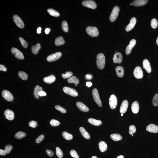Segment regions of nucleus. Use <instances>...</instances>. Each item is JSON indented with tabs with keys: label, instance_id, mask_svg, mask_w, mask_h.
<instances>
[{
	"label": "nucleus",
	"instance_id": "f257e3e1",
	"mask_svg": "<svg viewBox=\"0 0 158 158\" xmlns=\"http://www.w3.org/2000/svg\"><path fill=\"white\" fill-rule=\"evenodd\" d=\"M105 63V57L102 53L99 54L97 56L96 64L99 69L103 70L104 68Z\"/></svg>",
	"mask_w": 158,
	"mask_h": 158
},
{
	"label": "nucleus",
	"instance_id": "f03ea898",
	"mask_svg": "<svg viewBox=\"0 0 158 158\" xmlns=\"http://www.w3.org/2000/svg\"><path fill=\"white\" fill-rule=\"evenodd\" d=\"M86 31L88 35L92 37H96L99 35V30L96 27L88 26L86 29Z\"/></svg>",
	"mask_w": 158,
	"mask_h": 158
},
{
	"label": "nucleus",
	"instance_id": "7ed1b4c3",
	"mask_svg": "<svg viewBox=\"0 0 158 158\" xmlns=\"http://www.w3.org/2000/svg\"><path fill=\"white\" fill-rule=\"evenodd\" d=\"M120 9L119 6H115L113 9L110 17V21L113 22L116 20L118 16Z\"/></svg>",
	"mask_w": 158,
	"mask_h": 158
},
{
	"label": "nucleus",
	"instance_id": "20e7f679",
	"mask_svg": "<svg viewBox=\"0 0 158 158\" xmlns=\"http://www.w3.org/2000/svg\"><path fill=\"white\" fill-rule=\"evenodd\" d=\"M92 95L94 101L99 107L102 106V103L99 97V92L96 88H94L93 90Z\"/></svg>",
	"mask_w": 158,
	"mask_h": 158
},
{
	"label": "nucleus",
	"instance_id": "39448f33",
	"mask_svg": "<svg viewBox=\"0 0 158 158\" xmlns=\"http://www.w3.org/2000/svg\"><path fill=\"white\" fill-rule=\"evenodd\" d=\"M64 91L66 94L73 97L77 96L78 94L77 92L75 89L67 87L63 88Z\"/></svg>",
	"mask_w": 158,
	"mask_h": 158
},
{
	"label": "nucleus",
	"instance_id": "423d86ee",
	"mask_svg": "<svg viewBox=\"0 0 158 158\" xmlns=\"http://www.w3.org/2000/svg\"><path fill=\"white\" fill-rule=\"evenodd\" d=\"M110 107L112 109L116 108L117 105V99L115 95H111L110 96L109 101Z\"/></svg>",
	"mask_w": 158,
	"mask_h": 158
},
{
	"label": "nucleus",
	"instance_id": "0eeeda50",
	"mask_svg": "<svg viewBox=\"0 0 158 158\" xmlns=\"http://www.w3.org/2000/svg\"><path fill=\"white\" fill-rule=\"evenodd\" d=\"M13 19L15 23L20 28H23L24 27V23L21 18L18 15H14L13 17Z\"/></svg>",
	"mask_w": 158,
	"mask_h": 158
},
{
	"label": "nucleus",
	"instance_id": "6e6552de",
	"mask_svg": "<svg viewBox=\"0 0 158 158\" xmlns=\"http://www.w3.org/2000/svg\"><path fill=\"white\" fill-rule=\"evenodd\" d=\"M83 6L92 9H95L97 7L96 3L93 0H84L82 2Z\"/></svg>",
	"mask_w": 158,
	"mask_h": 158
},
{
	"label": "nucleus",
	"instance_id": "1a4fd4ad",
	"mask_svg": "<svg viewBox=\"0 0 158 158\" xmlns=\"http://www.w3.org/2000/svg\"><path fill=\"white\" fill-rule=\"evenodd\" d=\"M62 53L61 52H57L54 54H51L47 57V61L52 62L57 60L61 57Z\"/></svg>",
	"mask_w": 158,
	"mask_h": 158
},
{
	"label": "nucleus",
	"instance_id": "9d476101",
	"mask_svg": "<svg viewBox=\"0 0 158 158\" xmlns=\"http://www.w3.org/2000/svg\"><path fill=\"white\" fill-rule=\"evenodd\" d=\"M2 95L4 99L8 101H12L14 99L12 94L7 90H3L2 92Z\"/></svg>",
	"mask_w": 158,
	"mask_h": 158
},
{
	"label": "nucleus",
	"instance_id": "9b49d317",
	"mask_svg": "<svg viewBox=\"0 0 158 158\" xmlns=\"http://www.w3.org/2000/svg\"><path fill=\"white\" fill-rule=\"evenodd\" d=\"M134 74L136 79H140L143 78V71L141 67L138 66L135 68L134 70Z\"/></svg>",
	"mask_w": 158,
	"mask_h": 158
},
{
	"label": "nucleus",
	"instance_id": "f8f14e48",
	"mask_svg": "<svg viewBox=\"0 0 158 158\" xmlns=\"http://www.w3.org/2000/svg\"><path fill=\"white\" fill-rule=\"evenodd\" d=\"M11 51L12 53L15 56L16 58L20 59H23L24 58L23 54L18 49L13 47L11 49Z\"/></svg>",
	"mask_w": 158,
	"mask_h": 158
},
{
	"label": "nucleus",
	"instance_id": "ddd939ff",
	"mask_svg": "<svg viewBox=\"0 0 158 158\" xmlns=\"http://www.w3.org/2000/svg\"><path fill=\"white\" fill-rule=\"evenodd\" d=\"M136 41L135 39L131 40L130 41L129 44L126 48V53L127 55H129L131 53L133 48L136 44Z\"/></svg>",
	"mask_w": 158,
	"mask_h": 158
},
{
	"label": "nucleus",
	"instance_id": "4468645a",
	"mask_svg": "<svg viewBox=\"0 0 158 158\" xmlns=\"http://www.w3.org/2000/svg\"><path fill=\"white\" fill-rule=\"evenodd\" d=\"M129 105V103L128 101L124 100L123 101L120 107V112L121 114L125 113L127 111Z\"/></svg>",
	"mask_w": 158,
	"mask_h": 158
},
{
	"label": "nucleus",
	"instance_id": "2eb2a0df",
	"mask_svg": "<svg viewBox=\"0 0 158 158\" xmlns=\"http://www.w3.org/2000/svg\"><path fill=\"white\" fill-rule=\"evenodd\" d=\"M123 56L120 53H117L114 54L113 61L114 63H121L122 61Z\"/></svg>",
	"mask_w": 158,
	"mask_h": 158
},
{
	"label": "nucleus",
	"instance_id": "dca6fc26",
	"mask_svg": "<svg viewBox=\"0 0 158 158\" xmlns=\"http://www.w3.org/2000/svg\"><path fill=\"white\" fill-rule=\"evenodd\" d=\"M136 22V19L135 18H132L130 21V23L126 28V30L129 32L132 29L135 27Z\"/></svg>",
	"mask_w": 158,
	"mask_h": 158
},
{
	"label": "nucleus",
	"instance_id": "f3484780",
	"mask_svg": "<svg viewBox=\"0 0 158 158\" xmlns=\"http://www.w3.org/2000/svg\"><path fill=\"white\" fill-rule=\"evenodd\" d=\"M146 130L150 132L153 133H158V127L154 124H151L147 126Z\"/></svg>",
	"mask_w": 158,
	"mask_h": 158
},
{
	"label": "nucleus",
	"instance_id": "a211bd4d",
	"mask_svg": "<svg viewBox=\"0 0 158 158\" xmlns=\"http://www.w3.org/2000/svg\"><path fill=\"white\" fill-rule=\"evenodd\" d=\"M143 68L148 73H150L151 72V68L150 63L148 59H145L143 60Z\"/></svg>",
	"mask_w": 158,
	"mask_h": 158
},
{
	"label": "nucleus",
	"instance_id": "6ab92c4d",
	"mask_svg": "<svg viewBox=\"0 0 158 158\" xmlns=\"http://www.w3.org/2000/svg\"><path fill=\"white\" fill-rule=\"evenodd\" d=\"M5 118L8 120H12L14 118V114L13 111L10 110H7L4 113Z\"/></svg>",
	"mask_w": 158,
	"mask_h": 158
},
{
	"label": "nucleus",
	"instance_id": "aec40b11",
	"mask_svg": "<svg viewBox=\"0 0 158 158\" xmlns=\"http://www.w3.org/2000/svg\"><path fill=\"white\" fill-rule=\"evenodd\" d=\"M76 105L77 107L81 111L85 112H87V111H89V109L88 107L81 102H77L76 103Z\"/></svg>",
	"mask_w": 158,
	"mask_h": 158
},
{
	"label": "nucleus",
	"instance_id": "412c9836",
	"mask_svg": "<svg viewBox=\"0 0 158 158\" xmlns=\"http://www.w3.org/2000/svg\"><path fill=\"white\" fill-rule=\"evenodd\" d=\"M131 109L133 113H137L139 112V106L138 102L137 101L134 102L131 105Z\"/></svg>",
	"mask_w": 158,
	"mask_h": 158
},
{
	"label": "nucleus",
	"instance_id": "4be33fe9",
	"mask_svg": "<svg viewBox=\"0 0 158 158\" xmlns=\"http://www.w3.org/2000/svg\"><path fill=\"white\" fill-rule=\"evenodd\" d=\"M148 1L147 0H136L133 2V5L136 6H143L146 4Z\"/></svg>",
	"mask_w": 158,
	"mask_h": 158
},
{
	"label": "nucleus",
	"instance_id": "5701e85b",
	"mask_svg": "<svg viewBox=\"0 0 158 158\" xmlns=\"http://www.w3.org/2000/svg\"><path fill=\"white\" fill-rule=\"evenodd\" d=\"M56 80L55 77L53 74L50 76L45 77L43 79L44 81L48 84H51Z\"/></svg>",
	"mask_w": 158,
	"mask_h": 158
},
{
	"label": "nucleus",
	"instance_id": "b1692460",
	"mask_svg": "<svg viewBox=\"0 0 158 158\" xmlns=\"http://www.w3.org/2000/svg\"><path fill=\"white\" fill-rule=\"evenodd\" d=\"M115 70L117 76L120 78L123 77L124 74V70L123 67L121 66H117Z\"/></svg>",
	"mask_w": 158,
	"mask_h": 158
},
{
	"label": "nucleus",
	"instance_id": "393cba45",
	"mask_svg": "<svg viewBox=\"0 0 158 158\" xmlns=\"http://www.w3.org/2000/svg\"><path fill=\"white\" fill-rule=\"evenodd\" d=\"M79 130L82 136L85 138L87 139H90V136L89 134L83 127H80L79 128Z\"/></svg>",
	"mask_w": 158,
	"mask_h": 158
},
{
	"label": "nucleus",
	"instance_id": "a878e982",
	"mask_svg": "<svg viewBox=\"0 0 158 158\" xmlns=\"http://www.w3.org/2000/svg\"><path fill=\"white\" fill-rule=\"evenodd\" d=\"M99 147L100 151L102 152H104L107 150V145L105 142L101 141L99 143Z\"/></svg>",
	"mask_w": 158,
	"mask_h": 158
},
{
	"label": "nucleus",
	"instance_id": "bb28decb",
	"mask_svg": "<svg viewBox=\"0 0 158 158\" xmlns=\"http://www.w3.org/2000/svg\"><path fill=\"white\" fill-rule=\"evenodd\" d=\"M88 121L89 123L94 126H99L102 124V122L100 120L94 119H89Z\"/></svg>",
	"mask_w": 158,
	"mask_h": 158
},
{
	"label": "nucleus",
	"instance_id": "cd10ccee",
	"mask_svg": "<svg viewBox=\"0 0 158 158\" xmlns=\"http://www.w3.org/2000/svg\"><path fill=\"white\" fill-rule=\"evenodd\" d=\"M42 88L39 86L37 85L36 86L35 88L34 89V95L36 99L39 98V96L38 93L40 91H42Z\"/></svg>",
	"mask_w": 158,
	"mask_h": 158
},
{
	"label": "nucleus",
	"instance_id": "c85d7f7f",
	"mask_svg": "<svg viewBox=\"0 0 158 158\" xmlns=\"http://www.w3.org/2000/svg\"><path fill=\"white\" fill-rule=\"evenodd\" d=\"M65 41L62 36H59L56 38L55 41V44L57 46H60L64 44Z\"/></svg>",
	"mask_w": 158,
	"mask_h": 158
},
{
	"label": "nucleus",
	"instance_id": "c756f323",
	"mask_svg": "<svg viewBox=\"0 0 158 158\" xmlns=\"http://www.w3.org/2000/svg\"><path fill=\"white\" fill-rule=\"evenodd\" d=\"M41 48V45L40 43L37 44L35 46H33L32 47V51L33 54H36L39 52L40 49Z\"/></svg>",
	"mask_w": 158,
	"mask_h": 158
},
{
	"label": "nucleus",
	"instance_id": "7c9ffc66",
	"mask_svg": "<svg viewBox=\"0 0 158 158\" xmlns=\"http://www.w3.org/2000/svg\"><path fill=\"white\" fill-rule=\"evenodd\" d=\"M111 138L113 140L116 141L121 140L123 139L121 135L118 134H112L111 135Z\"/></svg>",
	"mask_w": 158,
	"mask_h": 158
},
{
	"label": "nucleus",
	"instance_id": "2f4dec72",
	"mask_svg": "<svg viewBox=\"0 0 158 158\" xmlns=\"http://www.w3.org/2000/svg\"><path fill=\"white\" fill-rule=\"evenodd\" d=\"M68 82L69 83H74L75 84L77 85L79 83V79L75 76L71 77L68 79Z\"/></svg>",
	"mask_w": 158,
	"mask_h": 158
},
{
	"label": "nucleus",
	"instance_id": "473e14b6",
	"mask_svg": "<svg viewBox=\"0 0 158 158\" xmlns=\"http://www.w3.org/2000/svg\"><path fill=\"white\" fill-rule=\"evenodd\" d=\"M48 12L50 15L54 17H58L60 16V14L58 12L52 9H49L47 10Z\"/></svg>",
	"mask_w": 158,
	"mask_h": 158
},
{
	"label": "nucleus",
	"instance_id": "72a5a7b5",
	"mask_svg": "<svg viewBox=\"0 0 158 158\" xmlns=\"http://www.w3.org/2000/svg\"><path fill=\"white\" fill-rule=\"evenodd\" d=\"M62 135L63 137L66 140H72L73 138L72 135L66 131H64L63 132Z\"/></svg>",
	"mask_w": 158,
	"mask_h": 158
},
{
	"label": "nucleus",
	"instance_id": "f704fd0d",
	"mask_svg": "<svg viewBox=\"0 0 158 158\" xmlns=\"http://www.w3.org/2000/svg\"><path fill=\"white\" fill-rule=\"evenodd\" d=\"M18 75L19 77L23 80H27L28 79V75L27 74L24 72L19 71L18 73Z\"/></svg>",
	"mask_w": 158,
	"mask_h": 158
},
{
	"label": "nucleus",
	"instance_id": "c9c22d12",
	"mask_svg": "<svg viewBox=\"0 0 158 158\" xmlns=\"http://www.w3.org/2000/svg\"><path fill=\"white\" fill-rule=\"evenodd\" d=\"M26 136V134L24 132L22 131H20L17 133L15 135V137L18 139H20L23 138Z\"/></svg>",
	"mask_w": 158,
	"mask_h": 158
},
{
	"label": "nucleus",
	"instance_id": "e433bc0d",
	"mask_svg": "<svg viewBox=\"0 0 158 158\" xmlns=\"http://www.w3.org/2000/svg\"><path fill=\"white\" fill-rule=\"evenodd\" d=\"M62 29L65 32H67L68 31L69 28L67 22L65 21H64L62 23Z\"/></svg>",
	"mask_w": 158,
	"mask_h": 158
},
{
	"label": "nucleus",
	"instance_id": "4c0bfd02",
	"mask_svg": "<svg viewBox=\"0 0 158 158\" xmlns=\"http://www.w3.org/2000/svg\"><path fill=\"white\" fill-rule=\"evenodd\" d=\"M151 27L154 29H156L158 27V22L156 18H153L151 22Z\"/></svg>",
	"mask_w": 158,
	"mask_h": 158
},
{
	"label": "nucleus",
	"instance_id": "58836bf2",
	"mask_svg": "<svg viewBox=\"0 0 158 158\" xmlns=\"http://www.w3.org/2000/svg\"><path fill=\"white\" fill-rule=\"evenodd\" d=\"M152 100V104L154 106H157L158 105V94H155Z\"/></svg>",
	"mask_w": 158,
	"mask_h": 158
},
{
	"label": "nucleus",
	"instance_id": "ea45409f",
	"mask_svg": "<svg viewBox=\"0 0 158 158\" xmlns=\"http://www.w3.org/2000/svg\"><path fill=\"white\" fill-rule=\"evenodd\" d=\"M56 154L58 158H61L63 157V152L59 147H57L56 148Z\"/></svg>",
	"mask_w": 158,
	"mask_h": 158
},
{
	"label": "nucleus",
	"instance_id": "a19ab883",
	"mask_svg": "<svg viewBox=\"0 0 158 158\" xmlns=\"http://www.w3.org/2000/svg\"><path fill=\"white\" fill-rule=\"evenodd\" d=\"M19 40L23 47L25 48H26L28 46L27 42L22 37H19Z\"/></svg>",
	"mask_w": 158,
	"mask_h": 158
},
{
	"label": "nucleus",
	"instance_id": "79ce46f5",
	"mask_svg": "<svg viewBox=\"0 0 158 158\" xmlns=\"http://www.w3.org/2000/svg\"><path fill=\"white\" fill-rule=\"evenodd\" d=\"M50 123V125L53 127H57L60 124V123L59 121L54 119H52Z\"/></svg>",
	"mask_w": 158,
	"mask_h": 158
},
{
	"label": "nucleus",
	"instance_id": "37998d69",
	"mask_svg": "<svg viewBox=\"0 0 158 158\" xmlns=\"http://www.w3.org/2000/svg\"><path fill=\"white\" fill-rule=\"evenodd\" d=\"M73 75V73L71 72H67L66 74H62V77L64 79H67V78H70Z\"/></svg>",
	"mask_w": 158,
	"mask_h": 158
},
{
	"label": "nucleus",
	"instance_id": "c03bdc74",
	"mask_svg": "<svg viewBox=\"0 0 158 158\" xmlns=\"http://www.w3.org/2000/svg\"><path fill=\"white\" fill-rule=\"evenodd\" d=\"M129 133L130 135H133L136 131V128L135 126L134 125H131L129 127Z\"/></svg>",
	"mask_w": 158,
	"mask_h": 158
},
{
	"label": "nucleus",
	"instance_id": "a18cd8bd",
	"mask_svg": "<svg viewBox=\"0 0 158 158\" xmlns=\"http://www.w3.org/2000/svg\"><path fill=\"white\" fill-rule=\"evenodd\" d=\"M55 108L58 111H60V112L63 113H66L67 111L63 107H62L61 106L59 105H57L55 106Z\"/></svg>",
	"mask_w": 158,
	"mask_h": 158
},
{
	"label": "nucleus",
	"instance_id": "49530a36",
	"mask_svg": "<svg viewBox=\"0 0 158 158\" xmlns=\"http://www.w3.org/2000/svg\"><path fill=\"white\" fill-rule=\"evenodd\" d=\"M70 153L71 156L74 158H79V156L76 151L73 150L70 151Z\"/></svg>",
	"mask_w": 158,
	"mask_h": 158
},
{
	"label": "nucleus",
	"instance_id": "de8ad7c7",
	"mask_svg": "<svg viewBox=\"0 0 158 158\" xmlns=\"http://www.w3.org/2000/svg\"><path fill=\"white\" fill-rule=\"evenodd\" d=\"M12 146L11 145H6L5 148V151L6 153H9L11 151V150L12 149Z\"/></svg>",
	"mask_w": 158,
	"mask_h": 158
},
{
	"label": "nucleus",
	"instance_id": "09e8293b",
	"mask_svg": "<svg viewBox=\"0 0 158 158\" xmlns=\"http://www.w3.org/2000/svg\"><path fill=\"white\" fill-rule=\"evenodd\" d=\"M38 125L37 123L36 122L34 121H32L29 123V125L30 127H32V128H35Z\"/></svg>",
	"mask_w": 158,
	"mask_h": 158
},
{
	"label": "nucleus",
	"instance_id": "8fccbe9b",
	"mask_svg": "<svg viewBox=\"0 0 158 158\" xmlns=\"http://www.w3.org/2000/svg\"><path fill=\"white\" fill-rule=\"evenodd\" d=\"M44 138V135H41L37 138L35 140L36 143H39L41 142Z\"/></svg>",
	"mask_w": 158,
	"mask_h": 158
},
{
	"label": "nucleus",
	"instance_id": "3c124183",
	"mask_svg": "<svg viewBox=\"0 0 158 158\" xmlns=\"http://www.w3.org/2000/svg\"><path fill=\"white\" fill-rule=\"evenodd\" d=\"M46 152L47 155L50 157H51L53 156L54 154L52 151L50 150H47Z\"/></svg>",
	"mask_w": 158,
	"mask_h": 158
},
{
	"label": "nucleus",
	"instance_id": "603ef678",
	"mask_svg": "<svg viewBox=\"0 0 158 158\" xmlns=\"http://www.w3.org/2000/svg\"><path fill=\"white\" fill-rule=\"evenodd\" d=\"M46 95H47V94H46V93L42 91H40L38 93V95L41 97L46 96Z\"/></svg>",
	"mask_w": 158,
	"mask_h": 158
},
{
	"label": "nucleus",
	"instance_id": "864d4df0",
	"mask_svg": "<svg viewBox=\"0 0 158 158\" xmlns=\"http://www.w3.org/2000/svg\"><path fill=\"white\" fill-rule=\"evenodd\" d=\"M0 70L1 71H3L5 72L7 71V69L3 65L0 64Z\"/></svg>",
	"mask_w": 158,
	"mask_h": 158
},
{
	"label": "nucleus",
	"instance_id": "5fc2aeb1",
	"mask_svg": "<svg viewBox=\"0 0 158 158\" xmlns=\"http://www.w3.org/2000/svg\"><path fill=\"white\" fill-rule=\"evenodd\" d=\"M6 152L5 151V150H3L1 149H0V155L1 156H4L6 154Z\"/></svg>",
	"mask_w": 158,
	"mask_h": 158
},
{
	"label": "nucleus",
	"instance_id": "6e6d98bb",
	"mask_svg": "<svg viewBox=\"0 0 158 158\" xmlns=\"http://www.w3.org/2000/svg\"><path fill=\"white\" fill-rule=\"evenodd\" d=\"M50 31V29L49 28H46L45 30V33L46 34H48Z\"/></svg>",
	"mask_w": 158,
	"mask_h": 158
},
{
	"label": "nucleus",
	"instance_id": "4d7b16f0",
	"mask_svg": "<svg viewBox=\"0 0 158 158\" xmlns=\"http://www.w3.org/2000/svg\"><path fill=\"white\" fill-rule=\"evenodd\" d=\"M86 85H87V87H90L92 85V84L91 82H88L87 83H86Z\"/></svg>",
	"mask_w": 158,
	"mask_h": 158
},
{
	"label": "nucleus",
	"instance_id": "13d9d810",
	"mask_svg": "<svg viewBox=\"0 0 158 158\" xmlns=\"http://www.w3.org/2000/svg\"><path fill=\"white\" fill-rule=\"evenodd\" d=\"M41 28L40 27L38 28V29H37V33L38 34H40L41 32Z\"/></svg>",
	"mask_w": 158,
	"mask_h": 158
},
{
	"label": "nucleus",
	"instance_id": "bf43d9fd",
	"mask_svg": "<svg viewBox=\"0 0 158 158\" xmlns=\"http://www.w3.org/2000/svg\"><path fill=\"white\" fill-rule=\"evenodd\" d=\"M86 77H87V78L88 79H91V76L89 75H88H88H87V76H86Z\"/></svg>",
	"mask_w": 158,
	"mask_h": 158
},
{
	"label": "nucleus",
	"instance_id": "052dcab7",
	"mask_svg": "<svg viewBox=\"0 0 158 158\" xmlns=\"http://www.w3.org/2000/svg\"><path fill=\"white\" fill-rule=\"evenodd\" d=\"M116 158H124V156L123 155H120L117 157Z\"/></svg>",
	"mask_w": 158,
	"mask_h": 158
},
{
	"label": "nucleus",
	"instance_id": "680f3d73",
	"mask_svg": "<svg viewBox=\"0 0 158 158\" xmlns=\"http://www.w3.org/2000/svg\"><path fill=\"white\" fill-rule=\"evenodd\" d=\"M156 43L157 44V45L158 46V37L157 38V39L156 40Z\"/></svg>",
	"mask_w": 158,
	"mask_h": 158
},
{
	"label": "nucleus",
	"instance_id": "e2e57ef3",
	"mask_svg": "<svg viewBox=\"0 0 158 158\" xmlns=\"http://www.w3.org/2000/svg\"><path fill=\"white\" fill-rule=\"evenodd\" d=\"M92 158H98V157H97L96 156H93L92 157Z\"/></svg>",
	"mask_w": 158,
	"mask_h": 158
},
{
	"label": "nucleus",
	"instance_id": "0e129e2a",
	"mask_svg": "<svg viewBox=\"0 0 158 158\" xmlns=\"http://www.w3.org/2000/svg\"><path fill=\"white\" fill-rule=\"evenodd\" d=\"M75 86H76V87H77V84H75Z\"/></svg>",
	"mask_w": 158,
	"mask_h": 158
},
{
	"label": "nucleus",
	"instance_id": "69168bd1",
	"mask_svg": "<svg viewBox=\"0 0 158 158\" xmlns=\"http://www.w3.org/2000/svg\"><path fill=\"white\" fill-rule=\"evenodd\" d=\"M121 116H123V114H121Z\"/></svg>",
	"mask_w": 158,
	"mask_h": 158
},
{
	"label": "nucleus",
	"instance_id": "338daca9",
	"mask_svg": "<svg viewBox=\"0 0 158 158\" xmlns=\"http://www.w3.org/2000/svg\"><path fill=\"white\" fill-rule=\"evenodd\" d=\"M130 5H133V4H132V3H131V4H130Z\"/></svg>",
	"mask_w": 158,
	"mask_h": 158
},
{
	"label": "nucleus",
	"instance_id": "774afa93",
	"mask_svg": "<svg viewBox=\"0 0 158 158\" xmlns=\"http://www.w3.org/2000/svg\"><path fill=\"white\" fill-rule=\"evenodd\" d=\"M132 136H133V135H132Z\"/></svg>",
	"mask_w": 158,
	"mask_h": 158
}]
</instances>
